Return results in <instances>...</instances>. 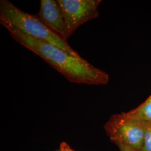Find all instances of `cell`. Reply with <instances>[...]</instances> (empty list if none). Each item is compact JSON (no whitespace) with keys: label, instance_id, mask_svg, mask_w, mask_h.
<instances>
[{"label":"cell","instance_id":"6da1fadb","mask_svg":"<svg viewBox=\"0 0 151 151\" xmlns=\"http://www.w3.org/2000/svg\"><path fill=\"white\" fill-rule=\"evenodd\" d=\"M16 42L44 60L71 83L105 85L109 75L81 57H77L55 45L31 38L14 29H6Z\"/></svg>","mask_w":151,"mask_h":151},{"label":"cell","instance_id":"7a4b0ae2","mask_svg":"<svg viewBox=\"0 0 151 151\" xmlns=\"http://www.w3.org/2000/svg\"><path fill=\"white\" fill-rule=\"evenodd\" d=\"M0 24L27 36L55 45L77 57L81 56L71 48L67 40L47 26L38 16L20 10L8 0L0 1Z\"/></svg>","mask_w":151,"mask_h":151},{"label":"cell","instance_id":"3957f363","mask_svg":"<svg viewBox=\"0 0 151 151\" xmlns=\"http://www.w3.org/2000/svg\"><path fill=\"white\" fill-rule=\"evenodd\" d=\"M146 123L130 118L122 113L113 115L105 124L104 129L115 145L122 144L140 151L143 145Z\"/></svg>","mask_w":151,"mask_h":151},{"label":"cell","instance_id":"277c9868","mask_svg":"<svg viewBox=\"0 0 151 151\" xmlns=\"http://www.w3.org/2000/svg\"><path fill=\"white\" fill-rule=\"evenodd\" d=\"M62 7L65 22V40L86 22L99 15L98 6L101 0H57Z\"/></svg>","mask_w":151,"mask_h":151},{"label":"cell","instance_id":"5b68a950","mask_svg":"<svg viewBox=\"0 0 151 151\" xmlns=\"http://www.w3.org/2000/svg\"><path fill=\"white\" fill-rule=\"evenodd\" d=\"M38 17L47 26L65 38V18L57 0H41Z\"/></svg>","mask_w":151,"mask_h":151},{"label":"cell","instance_id":"8992f818","mask_svg":"<svg viewBox=\"0 0 151 151\" xmlns=\"http://www.w3.org/2000/svg\"><path fill=\"white\" fill-rule=\"evenodd\" d=\"M124 114L132 119L145 122H151V95L138 107Z\"/></svg>","mask_w":151,"mask_h":151},{"label":"cell","instance_id":"52a82bcc","mask_svg":"<svg viewBox=\"0 0 151 151\" xmlns=\"http://www.w3.org/2000/svg\"><path fill=\"white\" fill-rule=\"evenodd\" d=\"M140 151H151V122L146 123L143 145Z\"/></svg>","mask_w":151,"mask_h":151},{"label":"cell","instance_id":"ba28073f","mask_svg":"<svg viewBox=\"0 0 151 151\" xmlns=\"http://www.w3.org/2000/svg\"><path fill=\"white\" fill-rule=\"evenodd\" d=\"M60 151H75L72 150L67 143L62 142L60 145Z\"/></svg>","mask_w":151,"mask_h":151},{"label":"cell","instance_id":"9c48e42d","mask_svg":"<svg viewBox=\"0 0 151 151\" xmlns=\"http://www.w3.org/2000/svg\"><path fill=\"white\" fill-rule=\"evenodd\" d=\"M116 145L118 147V148H119V150H120V151H137L134 150H132V149H131L130 148H128V147L124 146V145H122V144L118 143Z\"/></svg>","mask_w":151,"mask_h":151},{"label":"cell","instance_id":"30bf717a","mask_svg":"<svg viewBox=\"0 0 151 151\" xmlns=\"http://www.w3.org/2000/svg\"></svg>","mask_w":151,"mask_h":151}]
</instances>
